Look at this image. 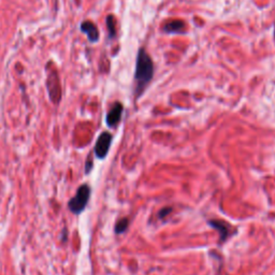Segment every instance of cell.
<instances>
[{"mask_svg":"<svg viewBox=\"0 0 275 275\" xmlns=\"http://www.w3.org/2000/svg\"><path fill=\"white\" fill-rule=\"evenodd\" d=\"M81 32L87 35L89 42L96 43L99 40V31L97 26L91 21H84L81 24Z\"/></svg>","mask_w":275,"mask_h":275,"instance_id":"5b68a950","label":"cell"},{"mask_svg":"<svg viewBox=\"0 0 275 275\" xmlns=\"http://www.w3.org/2000/svg\"><path fill=\"white\" fill-rule=\"evenodd\" d=\"M170 210H171V208H164V210H163L164 212H161V213H160V216H161V217H164L167 213H169V212H170Z\"/></svg>","mask_w":275,"mask_h":275,"instance_id":"8fae6325","label":"cell"},{"mask_svg":"<svg viewBox=\"0 0 275 275\" xmlns=\"http://www.w3.org/2000/svg\"><path fill=\"white\" fill-rule=\"evenodd\" d=\"M128 227V219L127 218H123L121 220H118L117 224L115 225V232L121 235V233L125 232Z\"/></svg>","mask_w":275,"mask_h":275,"instance_id":"9c48e42d","label":"cell"},{"mask_svg":"<svg viewBox=\"0 0 275 275\" xmlns=\"http://www.w3.org/2000/svg\"><path fill=\"white\" fill-rule=\"evenodd\" d=\"M123 104L121 103H115L111 107V110L109 111L106 115V124L107 126L110 127H115L116 125L119 123L122 118L123 114Z\"/></svg>","mask_w":275,"mask_h":275,"instance_id":"277c9868","label":"cell"},{"mask_svg":"<svg viewBox=\"0 0 275 275\" xmlns=\"http://www.w3.org/2000/svg\"><path fill=\"white\" fill-rule=\"evenodd\" d=\"M112 142V135L109 133H103L99 138L97 142H96L95 145V155L96 157L99 159H103L106 157L107 153H109V149L111 146Z\"/></svg>","mask_w":275,"mask_h":275,"instance_id":"3957f363","label":"cell"},{"mask_svg":"<svg viewBox=\"0 0 275 275\" xmlns=\"http://www.w3.org/2000/svg\"><path fill=\"white\" fill-rule=\"evenodd\" d=\"M106 25L107 31H109L110 38H114L116 34V27H115V19L113 15H109L106 17Z\"/></svg>","mask_w":275,"mask_h":275,"instance_id":"ba28073f","label":"cell"},{"mask_svg":"<svg viewBox=\"0 0 275 275\" xmlns=\"http://www.w3.org/2000/svg\"><path fill=\"white\" fill-rule=\"evenodd\" d=\"M154 75V64L151 56L148 55L144 49H140L137 57L135 82L136 97L139 98L145 91V88L151 83Z\"/></svg>","mask_w":275,"mask_h":275,"instance_id":"6da1fadb","label":"cell"},{"mask_svg":"<svg viewBox=\"0 0 275 275\" xmlns=\"http://www.w3.org/2000/svg\"><path fill=\"white\" fill-rule=\"evenodd\" d=\"M210 225H212L215 229L219 231L220 237H222V241H225L226 239L228 238V236H229L228 224L222 222V220H211Z\"/></svg>","mask_w":275,"mask_h":275,"instance_id":"8992f818","label":"cell"},{"mask_svg":"<svg viewBox=\"0 0 275 275\" xmlns=\"http://www.w3.org/2000/svg\"><path fill=\"white\" fill-rule=\"evenodd\" d=\"M92 169H93V160L91 158H88V160L86 161V164H85V173H86V174L91 173Z\"/></svg>","mask_w":275,"mask_h":275,"instance_id":"30bf717a","label":"cell"},{"mask_svg":"<svg viewBox=\"0 0 275 275\" xmlns=\"http://www.w3.org/2000/svg\"><path fill=\"white\" fill-rule=\"evenodd\" d=\"M91 198V187L87 184H82L77 188L76 194L68 202V207L70 212L74 215H79L85 210Z\"/></svg>","mask_w":275,"mask_h":275,"instance_id":"7a4b0ae2","label":"cell"},{"mask_svg":"<svg viewBox=\"0 0 275 275\" xmlns=\"http://www.w3.org/2000/svg\"><path fill=\"white\" fill-rule=\"evenodd\" d=\"M184 23L181 20H174L170 23L166 24L164 27V31L169 34H175V33H182L184 29Z\"/></svg>","mask_w":275,"mask_h":275,"instance_id":"52a82bcc","label":"cell"}]
</instances>
